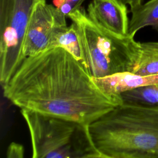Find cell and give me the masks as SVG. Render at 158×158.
<instances>
[{
    "mask_svg": "<svg viewBox=\"0 0 158 158\" xmlns=\"http://www.w3.org/2000/svg\"><path fill=\"white\" fill-rule=\"evenodd\" d=\"M4 96L27 109L89 125L123 103L105 93L70 52L54 48L24 58L2 86Z\"/></svg>",
    "mask_w": 158,
    "mask_h": 158,
    "instance_id": "cell-1",
    "label": "cell"
},
{
    "mask_svg": "<svg viewBox=\"0 0 158 158\" xmlns=\"http://www.w3.org/2000/svg\"><path fill=\"white\" fill-rule=\"evenodd\" d=\"M88 128L101 158H158V109L123 102Z\"/></svg>",
    "mask_w": 158,
    "mask_h": 158,
    "instance_id": "cell-2",
    "label": "cell"
},
{
    "mask_svg": "<svg viewBox=\"0 0 158 158\" xmlns=\"http://www.w3.org/2000/svg\"><path fill=\"white\" fill-rule=\"evenodd\" d=\"M75 23L83 56V64L94 78L131 72L139 42L134 36H121L101 27L81 6L68 17Z\"/></svg>",
    "mask_w": 158,
    "mask_h": 158,
    "instance_id": "cell-3",
    "label": "cell"
},
{
    "mask_svg": "<svg viewBox=\"0 0 158 158\" xmlns=\"http://www.w3.org/2000/svg\"><path fill=\"white\" fill-rule=\"evenodd\" d=\"M20 112L28 127L33 158H101L88 126L27 109Z\"/></svg>",
    "mask_w": 158,
    "mask_h": 158,
    "instance_id": "cell-4",
    "label": "cell"
},
{
    "mask_svg": "<svg viewBox=\"0 0 158 158\" xmlns=\"http://www.w3.org/2000/svg\"><path fill=\"white\" fill-rule=\"evenodd\" d=\"M46 0H0V81L4 85L23 60L22 48L31 15Z\"/></svg>",
    "mask_w": 158,
    "mask_h": 158,
    "instance_id": "cell-5",
    "label": "cell"
},
{
    "mask_svg": "<svg viewBox=\"0 0 158 158\" xmlns=\"http://www.w3.org/2000/svg\"><path fill=\"white\" fill-rule=\"evenodd\" d=\"M66 17L54 6L46 1L39 3L28 24L22 48L23 59L48 50L57 29L67 25Z\"/></svg>",
    "mask_w": 158,
    "mask_h": 158,
    "instance_id": "cell-6",
    "label": "cell"
},
{
    "mask_svg": "<svg viewBox=\"0 0 158 158\" xmlns=\"http://www.w3.org/2000/svg\"><path fill=\"white\" fill-rule=\"evenodd\" d=\"M87 14L93 21L106 30L121 36L128 35V9L121 0H91Z\"/></svg>",
    "mask_w": 158,
    "mask_h": 158,
    "instance_id": "cell-7",
    "label": "cell"
},
{
    "mask_svg": "<svg viewBox=\"0 0 158 158\" xmlns=\"http://www.w3.org/2000/svg\"><path fill=\"white\" fill-rule=\"evenodd\" d=\"M94 80L107 94L121 98L120 94L125 91L143 86L158 84V75H142L131 72H124L94 78Z\"/></svg>",
    "mask_w": 158,
    "mask_h": 158,
    "instance_id": "cell-8",
    "label": "cell"
},
{
    "mask_svg": "<svg viewBox=\"0 0 158 158\" xmlns=\"http://www.w3.org/2000/svg\"><path fill=\"white\" fill-rule=\"evenodd\" d=\"M128 35L135 36L141 28L151 27L158 31V0H149L130 10Z\"/></svg>",
    "mask_w": 158,
    "mask_h": 158,
    "instance_id": "cell-9",
    "label": "cell"
},
{
    "mask_svg": "<svg viewBox=\"0 0 158 158\" xmlns=\"http://www.w3.org/2000/svg\"><path fill=\"white\" fill-rule=\"evenodd\" d=\"M62 48L70 52L83 65V56L77 27L74 23L70 26L59 27L55 31L49 44L48 49Z\"/></svg>",
    "mask_w": 158,
    "mask_h": 158,
    "instance_id": "cell-10",
    "label": "cell"
},
{
    "mask_svg": "<svg viewBox=\"0 0 158 158\" xmlns=\"http://www.w3.org/2000/svg\"><path fill=\"white\" fill-rule=\"evenodd\" d=\"M131 72L142 75H158V42H139L137 59Z\"/></svg>",
    "mask_w": 158,
    "mask_h": 158,
    "instance_id": "cell-11",
    "label": "cell"
},
{
    "mask_svg": "<svg viewBox=\"0 0 158 158\" xmlns=\"http://www.w3.org/2000/svg\"><path fill=\"white\" fill-rule=\"evenodd\" d=\"M123 102L158 109V84L138 87L120 94Z\"/></svg>",
    "mask_w": 158,
    "mask_h": 158,
    "instance_id": "cell-12",
    "label": "cell"
},
{
    "mask_svg": "<svg viewBox=\"0 0 158 158\" xmlns=\"http://www.w3.org/2000/svg\"><path fill=\"white\" fill-rule=\"evenodd\" d=\"M85 0H52L54 6L67 17L68 15L81 6Z\"/></svg>",
    "mask_w": 158,
    "mask_h": 158,
    "instance_id": "cell-13",
    "label": "cell"
},
{
    "mask_svg": "<svg viewBox=\"0 0 158 158\" xmlns=\"http://www.w3.org/2000/svg\"><path fill=\"white\" fill-rule=\"evenodd\" d=\"M6 156L8 158H23L24 156V148L21 144L12 142L9 145Z\"/></svg>",
    "mask_w": 158,
    "mask_h": 158,
    "instance_id": "cell-14",
    "label": "cell"
},
{
    "mask_svg": "<svg viewBox=\"0 0 158 158\" xmlns=\"http://www.w3.org/2000/svg\"><path fill=\"white\" fill-rule=\"evenodd\" d=\"M125 4H128L130 7V10L136 8L143 3L144 0H121Z\"/></svg>",
    "mask_w": 158,
    "mask_h": 158,
    "instance_id": "cell-15",
    "label": "cell"
}]
</instances>
